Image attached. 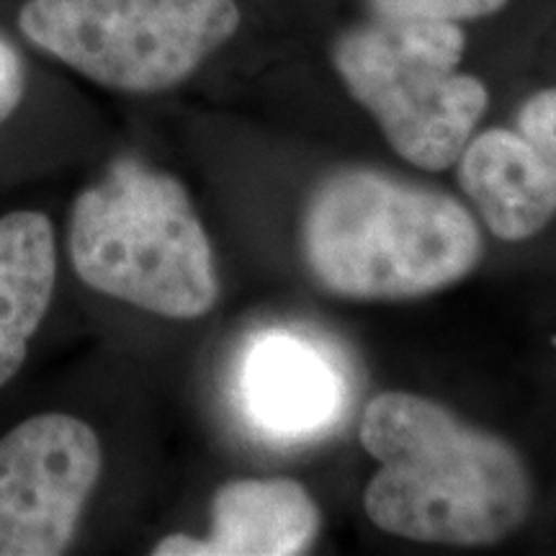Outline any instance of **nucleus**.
Masks as SVG:
<instances>
[{"instance_id": "nucleus-1", "label": "nucleus", "mask_w": 556, "mask_h": 556, "mask_svg": "<svg viewBox=\"0 0 556 556\" xmlns=\"http://www.w3.org/2000/svg\"><path fill=\"white\" fill-rule=\"evenodd\" d=\"M361 443L381 464L366 486V516L392 536L484 546L510 536L531 510L518 451L420 394L368 402Z\"/></svg>"}, {"instance_id": "nucleus-2", "label": "nucleus", "mask_w": 556, "mask_h": 556, "mask_svg": "<svg viewBox=\"0 0 556 556\" xmlns=\"http://www.w3.org/2000/svg\"><path fill=\"white\" fill-rule=\"evenodd\" d=\"M469 208L448 193L374 168H343L304 208V258L319 287L361 302L433 294L482 258Z\"/></svg>"}, {"instance_id": "nucleus-3", "label": "nucleus", "mask_w": 556, "mask_h": 556, "mask_svg": "<svg viewBox=\"0 0 556 556\" xmlns=\"http://www.w3.org/2000/svg\"><path fill=\"white\" fill-rule=\"evenodd\" d=\"M67 253L88 289L152 315L197 319L217 304L214 250L189 191L135 157L75 197Z\"/></svg>"}, {"instance_id": "nucleus-4", "label": "nucleus", "mask_w": 556, "mask_h": 556, "mask_svg": "<svg viewBox=\"0 0 556 556\" xmlns=\"http://www.w3.org/2000/svg\"><path fill=\"white\" fill-rule=\"evenodd\" d=\"M464 47L467 37L454 21L377 13L340 34L332 65L400 157L422 170H446L490 103L484 83L458 70Z\"/></svg>"}, {"instance_id": "nucleus-5", "label": "nucleus", "mask_w": 556, "mask_h": 556, "mask_svg": "<svg viewBox=\"0 0 556 556\" xmlns=\"http://www.w3.org/2000/svg\"><path fill=\"white\" fill-rule=\"evenodd\" d=\"M240 21L235 0H18L13 11L29 50L129 96L184 86Z\"/></svg>"}, {"instance_id": "nucleus-6", "label": "nucleus", "mask_w": 556, "mask_h": 556, "mask_svg": "<svg viewBox=\"0 0 556 556\" xmlns=\"http://www.w3.org/2000/svg\"><path fill=\"white\" fill-rule=\"evenodd\" d=\"M103 471L101 438L80 417L41 413L0 438V556L65 554Z\"/></svg>"}, {"instance_id": "nucleus-7", "label": "nucleus", "mask_w": 556, "mask_h": 556, "mask_svg": "<svg viewBox=\"0 0 556 556\" xmlns=\"http://www.w3.org/2000/svg\"><path fill=\"white\" fill-rule=\"evenodd\" d=\"M458 180L495 238L518 242L541 232L556 217V86L520 106L516 129L471 135Z\"/></svg>"}, {"instance_id": "nucleus-8", "label": "nucleus", "mask_w": 556, "mask_h": 556, "mask_svg": "<svg viewBox=\"0 0 556 556\" xmlns=\"http://www.w3.org/2000/svg\"><path fill=\"white\" fill-rule=\"evenodd\" d=\"M319 510L294 479H238L212 500L206 539L173 533L157 541L155 556H294L315 544Z\"/></svg>"}, {"instance_id": "nucleus-9", "label": "nucleus", "mask_w": 556, "mask_h": 556, "mask_svg": "<svg viewBox=\"0 0 556 556\" xmlns=\"http://www.w3.org/2000/svg\"><path fill=\"white\" fill-rule=\"evenodd\" d=\"M336 364L309 340L266 332L242 366V397L255 426L276 438H307L328 428L343 402Z\"/></svg>"}, {"instance_id": "nucleus-10", "label": "nucleus", "mask_w": 556, "mask_h": 556, "mask_svg": "<svg viewBox=\"0 0 556 556\" xmlns=\"http://www.w3.org/2000/svg\"><path fill=\"white\" fill-rule=\"evenodd\" d=\"M58 287V232L45 212L0 217V389L21 371Z\"/></svg>"}, {"instance_id": "nucleus-11", "label": "nucleus", "mask_w": 556, "mask_h": 556, "mask_svg": "<svg viewBox=\"0 0 556 556\" xmlns=\"http://www.w3.org/2000/svg\"><path fill=\"white\" fill-rule=\"evenodd\" d=\"M384 16L430 18V21H475L503 11L507 0H368Z\"/></svg>"}, {"instance_id": "nucleus-12", "label": "nucleus", "mask_w": 556, "mask_h": 556, "mask_svg": "<svg viewBox=\"0 0 556 556\" xmlns=\"http://www.w3.org/2000/svg\"><path fill=\"white\" fill-rule=\"evenodd\" d=\"M29 86V70L21 47L9 34L0 31V129L21 109Z\"/></svg>"}, {"instance_id": "nucleus-13", "label": "nucleus", "mask_w": 556, "mask_h": 556, "mask_svg": "<svg viewBox=\"0 0 556 556\" xmlns=\"http://www.w3.org/2000/svg\"><path fill=\"white\" fill-rule=\"evenodd\" d=\"M554 343H556V340H554Z\"/></svg>"}]
</instances>
